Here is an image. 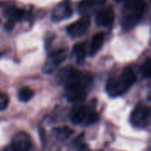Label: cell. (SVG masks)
I'll list each match as a JSON object with an SVG mask.
<instances>
[{
	"instance_id": "obj_1",
	"label": "cell",
	"mask_w": 151,
	"mask_h": 151,
	"mask_svg": "<svg viewBox=\"0 0 151 151\" xmlns=\"http://www.w3.org/2000/svg\"><path fill=\"white\" fill-rule=\"evenodd\" d=\"M93 84V76L89 73L80 72L73 68L65 81V91L66 98L73 103L83 101Z\"/></svg>"
},
{
	"instance_id": "obj_2",
	"label": "cell",
	"mask_w": 151,
	"mask_h": 151,
	"mask_svg": "<svg viewBox=\"0 0 151 151\" xmlns=\"http://www.w3.org/2000/svg\"><path fill=\"white\" fill-rule=\"evenodd\" d=\"M135 80L136 78L133 70L126 68L119 75L109 79L106 85V90L112 97L119 96L133 86Z\"/></svg>"
},
{
	"instance_id": "obj_3",
	"label": "cell",
	"mask_w": 151,
	"mask_h": 151,
	"mask_svg": "<svg viewBox=\"0 0 151 151\" xmlns=\"http://www.w3.org/2000/svg\"><path fill=\"white\" fill-rule=\"evenodd\" d=\"M124 3L122 25L125 28H132L142 19L145 10L144 0H119Z\"/></svg>"
},
{
	"instance_id": "obj_4",
	"label": "cell",
	"mask_w": 151,
	"mask_h": 151,
	"mask_svg": "<svg viewBox=\"0 0 151 151\" xmlns=\"http://www.w3.org/2000/svg\"><path fill=\"white\" fill-rule=\"evenodd\" d=\"M70 119L73 124L88 126L96 123L99 116L96 110L90 106L77 104L70 111Z\"/></svg>"
},
{
	"instance_id": "obj_5",
	"label": "cell",
	"mask_w": 151,
	"mask_h": 151,
	"mask_svg": "<svg viewBox=\"0 0 151 151\" xmlns=\"http://www.w3.org/2000/svg\"><path fill=\"white\" fill-rule=\"evenodd\" d=\"M151 120L150 110L143 105H137L130 115V122L131 124L137 128H144L146 127Z\"/></svg>"
},
{
	"instance_id": "obj_6",
	"label": "cell",
	"mask_w": 151,
	"mask_h": 151,
	"mask_svg": "<svg viewBox=\"0 0 151 151\" xmlns=\"http://www.w3.org/2000/svg\"><path fill=\"white\" fill-rule=\"evenodd\" d=\"M31 148V139L29 135L24 132L16 134L11 144L7 146L4 151H29Z\"/></svg>"
},
{
	"instance_id": "obj_7",
	"label": "cell",
	"mask_w": 151,
	"mask_h": 151,
	"mask_svg": "<svg viewBox=\"0 0 151 151\" xmlns=\"http://www.w3.org/2000/svg\"><path fill=\"white\" fill-rule=\"evenodd\" d=\"M67 58V51L65 50H58L52 52L49 57L43 66V71L47 73H53Z\"/></svg>"
},
{
	"instance_id": "obj_8",
	"label": "cell",
	"mask_w": 151,
	"mask_h": 151,
	"mask_svg": "<svg viewBox=\"0 0 151 151\" xmlns=\"http://www.w3.org/2000/svg\"><path fill=\"white\" fill-rule=\"evenodd\" d=\"M90 25V19L88 16H83L81 19L72 23L67 27V33L71 37L76 38L81 36L87 32Z\"/></svg>"
},
{
	"instance_id": "obj_9",
	"label": "cell",
	"mask_w": 151,
	"mask_h": 151,
	"mask_svg": "<svg viewBox=\"0 0 151 151\" xmlns=\"http://www.w3.org/2000/svg\"><path fill=\"white\" fill-rule=\"evenodd\" d=\"M104 2L105 0H82L78 5V9L81 14L88 16L95 12L97 13L102 9Z\"/></svg>"
},
{
	"instance_id": "obj_10",
	"label": "cell",
	"mask_w": 151,
	"mask_h": 151,
	"mask_svg": "<svg viewBox=\"0 0 151 151\" xmlns=\"http://www.w3.org/2000/svg\"><path fill=\"white\" fill-rule=\"evenodd\" d=\"M115 14L111 7L102 8L96 15V22L101 27H110L114 21Z\"/></svg>"
},
{
	"instance_id": "obj_11",
	"label": "cell",
	"mask_w": 151,
	"mask_h": 151,
	"mask_svg": "<svg viewBox=\"0 0 151 151\" xmlns=\"http://www.w3.org/2000/svg\"><path fill=\"white\" fill-rule=\"evenodd\" d=\"M72 15V8L71 5L67 1L62 2L58 4L53 12H52V19L55 21H60L62 19H67Z\"/></svg>"
},
{
	"instance_id": "obj_12",
	"label": "cell",
	"mask_w": 151,
	"mask_h": 151,
	"mask_svg": "<svg viewBox=\"0 0 151 151\" xmlns=\"http://www.w3.org/2000/svg\"><path fill=\"white\" fill-rule=\"evenodd\" d=\"M104 42V33L100 32V33L96 34L93 36L92 41H91V43H90L89 55L90 56L96 55L99 51V50L101 49V47L103 46Z\"/></svg>"
},
{
	"instance_id": "obj_13",
	"label": "cell",
	"mask_w": 151,
	"mask_h": 151,
	"mask_svg": "<svg viewBox=\"0 0 151 151\" xmlns=\"http://www.w3.org/2000/svg\"><path fill=\"white\" fill-rule=\"evenodd\" d=\"M4 15L8 17V19H12L15 21H19L21 20L25 15H26V12L22 9H19L17 7H8L5 11H4Z\"/></svg>"
},
{
	"instance_id": "obj_14",
	"label": "cell",
	"mask_w": 151,
	"mask_h": 151,
	"mask_svg": "<svg viewBox=\"0 0 151 151\" xmlns=\"http://www.w3.org/2000/svg\"><path fill=\"white\" fill-rule=\"evenodd\" d=\"M73 53L78 62L84 60L87 54V46L84 42H79L73 47Z\"/></svg>"
},
{
	"instance_id": "obj_15",
	"label": "cell",
	"mask_w": 151,
	"mask_h": 151,
	"mask_svg": "<svg viewBox=\"0 0 151 151\" xmlns=\"http://www.w3.org/2000/svg\"><path fill=\"white\" fill-rule=\"evenodd\" d=\"M54 134L55 136L60 140V141H65L66 140L68 137H70V135L73 134V130L70 129L67 127H58L56 129H54Z\"/></svg>"
},
{
	"instance_id": "obj_16",
	"label": "cell",
	"mask_w": 151,
	"mask_h": 151,
	"mask_svg": "<svg viewBox=\"0 0 151 151\" xmlns=\"http://www.w3.org/2000/svg\"><path fill=\"white\" fill-rule=\"evenodd\" d=\"M18 96L21 102H28L34 96V91L28 87H24L19 91Z\"/></svg>"
},
{
	"instance_id": "obj_17",
	"label": "cell",
	"mask_w": 151,
	"mask_h": 151,
	"mask_svg": "<svg viewBox=\"0 0 151 151\" xmlns=\"http://www.w3.org/2000/svg\"><path fill=\"white\" fill-rule=\"evenodd\" d=\"M142 73L144 77L151 78V58L147 59L142 65Z\"/></svg>"
},
{
	"instance_id": "obj_18",
	"label": "cell",
	"mask_w": 151,
	"mask_h": 151,
	"mask_svg": "<svg viewBox=\"0 0 151 151\" xmlns=\"http://www.w3.org/2000/svg\"><path fill=\"white\" fill-rule=\"evenodd\" d=\"M8 105V99L5 96L0 94V111H4Z\"/></svg>"
},
{
	"instance_id": "obj_19",
	"label": "cell",
	"mask_w": 151,
	"mask_h": 151,
	"mask_svg": "<svg viewBox=\"0 0 151 151\" xmlns=\"http://www.w3.org/2000/svg\"><path fill=\"white\" fill-rule=\"evenodd\" d=\"M15 20L12 19H8V20L6 21L5 25H4V27H5V30L7 31H11L13 29L14 26H15Z\"/></svg>"
},
{
	"instance_id": "obj_20",
	"label": "cell",
	"mask_w": 151,
	"mask_h": 151,
	"mask_svg": "<svg viewBox=\"0 0 151 151\" xmlns=\"http://www.w3.org/2000/svg\"><path fill=\"white\" fill-rule=\"evenodd\" d=\"M79 151H93L91 150L87 145H82V146H81V148H80V150Z\"/></svg>"
},
{
	"instance_id": "obj_21",
	"label": "cell",
	"mask_w": 151,
	"mask_h": 151,
	"mask_svg": "<svg viewBox=\"0 0 151 151\" xmlns=\"http://www.w3.org/2000/svg\"><path fill=\"white\" fill-rule=\"evenodd\" d=\"M150 3H151V0H150Z\"/></svg>"
}]
</instances>
